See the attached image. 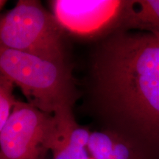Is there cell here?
Returning <instances> with one entry per match:
<instances>
[{
    "instance_id": "obj_3",
    "label": "cell",
    "mask_w": 159,
    "mask_h": 159,
    "mask_svg": "<svg viewBox=\"0 0 159 159\" xmlns=\"http://www.w3.org/2000/svg\"><path fill=\"white\" fill-rule=\"evenodd\" d=\"M65 30L37 0H19L0 21V47L55 61H68Z\"/></svg>"
},
{
    "instance_id": "obj_9",
    "label": "cell",
    "mask_w": 159,
    "mask_h": 159,
    "mask_svg": "<svg viewBox=\"0 0 159 159\" xmlns=\"http://www.w3.org/2000/svg\"><path fill=\"white\" fill-rule=\"evenodd\" d=\"M15 85L11 79L0 74V128L7 122L18 101L13 94Z\"/></svg>"
},
{
    "instance_id": "obj_5",
    "label": "cell",
    "mask_w": 159,
    "mask_h": 159,
    "mask_svg": "<svg viewBox=\"0 0 159 159\" xmlns=\"http://www.w3.org/2000/svg\"><path fill=\"white\" fill-rule=\"evenodd\" d=\"M55 123V116L18 100L0 128V159H45Z\"/></svg>"
},
{
    "instance_id": "obj_2",
    "label": "cell",
    "mask_w": 159,
    "mask_h": 159,
    "mask_svg": "<svg viewBox=\"0 0 159 159\" xmlns=\"http://www.w3.org/2000/svg\"><path fill=\"white\" fill-rule=\"evenodd\" d=\"M0 72L21 89L29 104L58 119L75 117L81 91L68 61H55L0 47Z\"/></svg>"
},
{
    "instance_id": "obj_8",
    "label": "cell",
    "mask_w": 159,
    "mask_h": 159,
    "mask_svg": "<svg viewBox=\"0 0 159 159\" xmlns=\"http://www.w3.org/2000/svg\"><path fill=\"white\" fill-rule=\"evenodd\" d=\"M128 30L159 35V0H136L128 19Z\"/></svg>"
},
{
    "instance_id": "obj_6",
    "label": "cell",
    "mask_w": 159,
    "mask_h": 159,
    "mask_svg": "<svg viewBox=\"0 0 159 159\" xmlns=\"http://www.w3.org/2000/svg\"><path fill=\"white\" fill-rule=\"evenodd\" d=\"M55 119L49 144L52 159H92L88 150L89 128L80 125L75 117Z\"/></svg>"
},
{
    "instance_id": "obj_4",
    "label": "cell",
    "mask_w": 159,
    "mask_h": 159,
    "mask_svg": "<svg viewBox=\"0 0 159 159\" xmlns=\"http://www.w3.org/2000/svg\"><path fill=\"white\" fill-rule=\"evenodd\" d=\"M136 0H53L52 13L66 33L98 41L118 31H128Z\"/></svg>"
},
{
    "instance_id": "obj_7",
    "label": "cell",
    "mask_w": 159,
    "mask_h": 159,
    "mask_svg": "<svg viewBox=\"0 0 159 159\" xmlns=\"http://www.w3.org/2000/svg\"><path fill=\"white\" fill-rule=\"evenodd\" d=\"M88 150L92 159H155L136 142L107 130L91 131Z\"/></svg>"
},
{
    "instance_id": "obj_1",
    "label": "cell",
    "mask_w": 159,
    "mask_h": 159,
    "mask_svg": "<svg viewBox=\"0 0 159 159\" xmlns=\"http://www.w3.org/2000/svg\"><path fill=\"white\" fill-rule=\"evenodd\" d=\"M81 91L82 109L99 130L117 133L159 159V41L118 31L96 41Z\"/></svg>"
},
{
    "instance_id": "obj_10",
    "label": "cell",
    "mask_w": 159,
    "mask_h": 159,
    "mask_svg": "<svg viewBox=\"0 0 159 159\" xmlns=\"http://www.w3.org/2000/svg\"><path fill=\"white\" fill-rule=\"evenodd\" d=\"M155 36H156V37L157 38V39H158V41H159V35H155Z\"/></svg>"
}]
</instances>
